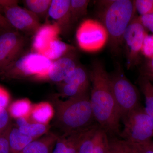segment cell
<instances>
[{
	"instance_id": "cell-4",
	"label": "cell",
	"mask_w": 153,
	"mask_h": 153,
	"mask_svg": "<svg viewBox=\"0 0 153 153\" xmlns=\"http://www.w3.org/2000/svg\"><path fill=\"white\" fill-rule=\"evenodd\" d=\"M123 128L119 137L127 142L148 144L152 141L153 125L150 118L140 105L122 118Z\"/></svg>"
},
{
	"instance_id": "cell-27",
	"label": "cell",
	"mask_w": 153,
	"mask_h": 153,
	"mask_svg": "<svg viewBox=\"0 0 153 153\" xmlns=\"http://www.w3.org/2000/svg\"><path fill=\"white\" fill-rule=\"evenodd\" d=\"M58 87L60 95L68 98L89 92L76 85L63 82L58 83Z\"/></svg>"
},
{
	"instance_id": "cell-16",
	"label": "cell",
	"mask_w": 153,
	"mask_h": 153,
	"mask_svg": "<svg viewBox=\"0 0 153 153\" xmlns=\"http://www.w3.org/2000/svg\"><path fill=\"white\" fill-rule=\"evenodd\" d=\"M58 135L48 132L34 140L19 153H52Z\"/></svg>"
},
{
	"instance_id": "cell-17",
	"label": "cell",
	"mask_w": 153,
	"mask_h": 153,
	"mask_svg": "<svg viewBox=\"0 0 153 153\" xmlns=\"http://www.w3.org/2000/svg\"><path fill=\"white\" fill-rule=\"evenodd\" d=\"M55 115L54 106L48 102H42L33 105L28 120L31 122L48 125Z\"/></svg>"
},
{
	"instance_id": "cell-31",
	"label": "cell",
	"mask_w": 153,
	"mask_h": 153,
	"mask_svg": "<svg viewBox=\"0 0 153 153\" xmlns=\"http://www.w3.org/2000/svg\"><path fill=\"white\" fill-rule=\"evenodd\" d=\"M10 117L7 110L0 108V134L12 123Z\"/></svg>"
},
{
	"instance_id": "cell-35",
	"label": "cell",
	"mask_w": 153,
	"mask_h": 153,
	"mask_svg": "<svg viewBox=\"0 0 153 153\" xmlns=\"http://www.w3.org/2000/svg\"><path fill=\"white\" fill-rule=\"evenodd\" d=\"M139 17L145 29L150 31L153 34V14L139 16Z\"/></svg>"
},
{
	"instance_id": "cell-15",
	"label": "cell",
	"mask_w": 153,
	"mask_h": 153,
	"mask_svg": "<svg viewBox=\"0 0 153 153\" xmlns=\"http://www.w3.org/2000/svg\"><path fill=\"white\" fill-rule=\"evenodd\" d=\"M85 130L58 136L52 153H78L79 143Z\"/></svg>"
},
{
	"instance_id": "cell-13",
	"label": "cell",
	"mask_w": 153,
	"mask_h": 153,
	"mask_svg": "<svg viewBox=\"0 0 153 153\" xmlns=\"http://www.w3.org/2000/svg\"><path fill=\"white\" fill-rule=\"evenodd\" d=\"M70 0H52L48 16L53 19L60 28V34L67 33L71 29Z\"/></svg>"
},
{
	"instance_id": "cell-3",
	"label": "cell",
	"mask_w": 153,
	"mask_h": 153,
	"mask_svg": "<svg viewBox=\"0 0 153 153\" xmlns=\"http://www.w3.org/2000/svg\"><path fill=\"white\" fill-rule=\"evenodd\" d=\"M55 110L54 125L63 134L82 131L96 123L87 92L65 100L56 97L52 99Z\"/></svg>"
},
{
	"instance_id": "cell-5",
	"label": "cell",
	"mask_w": 153,
	"mask_h": 153,
	"mask_svg": "<svg viewBox=\"0 0 153 153\" xmlns=\"http://www.w3.org/2000/svg\"><path fill=\"white\" fill-rule=\"evenodd\" d=\"M52 61L36 52L23 55L0 73L4 78L20 79L33 76L36 80H43Z\"/></svg>"
},
{
	"instance_id": "cell-34",
	"label": "cell",
	"mask_w": 153,
	"mask_h": 153,
	"mask_svg": "<svg viewBox=\"0 0 153 153\" xmlns=\"http://www.w3.org/2000/svg\"><path fill=\"white\" fill-rule=\"evenodd\" d=\"M10 99L8 91L0 86V108H6L10 104Z\"/></svg>"
},
{
	"instance_id": "cell-6",
	"label": "cell",
	"mask_w": 153,
	"mask_h": 153,
	"mask_svg": "<svg viewBox=\"0 0 153 153\" xmlns=\"http://www.w3.org/2000/svg\"><path fill=\"white\" fill-rule=\"evenodd\" d=\"M110 82L120 118L140 105V95L135 85L126 76L120 66L109 74Z\"/></svg>"
},
{
	"instance_id": "cell-18",
	"label": "cell",
	"mask_w": 153,
	"mask_h": 153,
	"mask_svg": "<svg viewBox=\"0 0 153 153\" xmlns=\"http://www.w3.org/2000/svg\"><path fill=\"white\" fill-rule=\"evenodd\" d=\"M32 137L22 132L18 127L12 126L9 134L11 153H19L34 140Z\"/></svg>"
},
{
	"instance_id": "cell-25",
	"label": "cell",
	"mask_w": 153,
	"mask_h": 153,
	"mask_svg": "<svg viewBox=\"0 0 153 153\" xmlns=\"http://www.w3.org/2000/svg\"><path fill=\"white\" fill-rule=\"evenodd\" d=\"M89 3L87 0H71L70 12L72 25L87 15Z\"/></svg>"
},
{
	"instance_id": "cell-37",
	"label": "cell",
	"mask_w": 153,
	"mask_h": 153,
	"mask_svg": "<svg viewBox=\"0 0 153 153\" xmlns=\"http://www.w3.org/2000/svg\"><path fill=\"white\" fill-rule=\"evenodd\" d=\"M149 144L150 145V146L153 149V141L152 140V142H151L150 143H149Z\"/></svg>"
},
{
	"instance_id": "cell-22",
	"label": "cell",
	"mask_w": 153,
	"mask_h": 153,
	"mask_svg": "<svg viewBox=\"0 0 153 153\" xmlns=\"http://www.w3.org/2000/svg\"><path fill=\"white\" fill-rule=\"evenodd\" d=\"M138 84L145 97V111L153 125V85L149 79L141 75L138 79Z\"/></svg>"
},
{
	"instance_id": "cell-33",
	"label": "cell",
	"mask_w": 153,
	"mask_h": 153,
	"mask_svg": "<svg viewBox=\"0 0 153 153\" xmlns=\"http://www.w3.org/2000/svg\"><path fill=\"white\" fill-rule=\"evenodd\" d=\"M127 143L136 153H153V149L149 143L137 144Z\"/></svg>"
},
{
	"instance_id": "cell-30",
	"label": "cell",
	"mask_w": 153,
	"mask_h": 153,
	"mask_svg": "<svg viewBox=\"0 0 153 153\" xmlns=\"http://www.w3.org/2000/svg\"><path fill=\"white\" fill-rule=\"evenodd\" d=\"M13 124L11 123L2 133L0 134V153H11L9 142V134Z\"/></svg>"
},
{
	"instance_id": "cell-20",
	"label": "cell",
	"mask_w": 153,
	"mask_h": 153,
	"mask_svg": "<svg viewBox=\"0 0 153 153\" xmlns=\"http://www.w3.org/2000/svg\"><path fill=\"white\" fill-rule=\"evenodd\" d=\"M73 84L86 91H89L91 83L90 74L85 68L77 66L71 71L62 82Z\"/></svg>"
},
{
	"instance_id": "cell-2",
	"label": "cell",
	"mask_w": 153,
	"mask_h": 153,
	"mask_svg": "<svg viewBox=\"0 0 153 153\" xmlns=\"http://www.w3.org/2000/svg\"><path fill=\"white\" fill-rule=\"evenodd\" d=\"M134 1L104 0L98 1L97 16L108 34V43L111 51L118 55L123 46L126 29L136 16Z\"/></svg>"
},
{
	"instance_id": "cell-8",
	"label": "cell",
	"mask_w": 153,
	"mask_h": 153,
	"mask_svg": "<svg viewBox=\"0 0 153 153\" xmlns=\"http://www.w3.org/2000/svg\"><path fill=\"white\" fill-rule=\"evenodd\" d=\"M76 40L80 49L88 52L99 51L108 41V34L103 25L94 19L84 20L76 32Z\"/></svg>"
},
{
	"instance_id": "cell-10",
	"label": "cell",
	"mask_w": 153,
	"mask_h": 153,
	"mask_svg": "<svg viewBox=\"0 0 153 153\" xmlns=\"http://www.w3.org/2000/svg\"><path fill=\"white\" fill-rule=\"evenodd\" d=\"M26 45L24 36L16 30L0 33V73L23 55Z\"/></svg>"
},
{
	"instance_id": "cell-28",
	"label": "cell",
	"mask_w": 153,
	"mask_h": 153,
	"mask_svg": "<svg viewBox=\"0 0 153 153\" xmlns=\"http://www.w3.org/2000/svg\"><path fill=\"white\" fill-rule=\"evenodd\" d=\"M134 4L140 16L153 14V0H136Z\"/></svg>"
},
{
	"instance_id": "cell-21",
	"label": "cell",
	"mask_w": 153,
	"mask_h": 153,
	"mask_svg": "<svg viewBox=\"0 0 153 153\" xmlns=\"http://www.w3.org/2000/svg\"><path fill=\"white\" fill-rule=\"evenodd\" d=\"M33 105L27 98L18 100L9 106L8 111L11 117L15 119L25 117L29 119Z\"/></svg>"
},
{
	"instance_id": "cell-32",
	"label": "cell",
	"mask_w": 153,
	"mask_h": 153,
	"mask_svg": "<svg viewBox=\"0 0 153 153\" xmlns=\"http://www.w3.org/2000/svg\"><path fill=\"white\" fill-rule=\"evenodd\" d=\"M140 75L144 76L151 81L153 79V57L148 59L143 67Z\"/></svg>"
},
{
	"instance_id": "cell-12",
	"label": "cell",
	"mask_w": 153,
	"mask_h": 153,
	"mask_svg": "<svg viewBox=\"0 0 153 153\" xmlns=\"http://www.w3.org/2000/svg\"><path fill=\"white\" fill-rule=\"evenodd\" d=\"M74 51L52 61L44 80L59 83L63 82L69 73L78 66Z\"/></svg>"
},
{
	"instance_id": "cell-11",
	"label": "cell",
	"mask_w": 153,
	"mask_h": 153,
	"mask_svg": "<svg viewBox=\"0 0 153 153\" xmlns=\"http://www.w3.org/2000/svg\"><path fill=\"white\" fill-rule=\"evenodd\" d=\"M109 147L107 133L96 123L83 132L78 153H108Z\"/></svg>"
},
{
	"instance_id": "cell-7",
	"label": "cell",
	"mask_w": 153,
	"mask_h": 153,
	"mask_svg": "<svg viewBox=\"0 0 153 153\" xmlns=\"http://www.w3.org/2000/svg\"><path fill=\"white\" fill-rule=\"evenodd\" d=\"M0 11L10 25L19 32L34 35L42 25L36 15L20 7L16 0H0Z\"/></svg>"
},
{
	"instance_id": "cell-14",
	"label": "cell",
	"mask_w": 153,
	"mask_h": 153,
	"mask_svg": "<svg viewBox=\"0 0 153 153\" xmlns=\"http://www.w3.org/2000/svg\"><path fill=\"white\" fill-rule=\"evenodd\" d=\"M60 30L55 22L41 25L34 34L32 48L33 52L42 54L52 41L57 39Z\"/></svg>"
},
{
	"instance_id": "cell-29",
	"label": "cell",
	"mask_w": 153,
	"mask_h": 153,
	"mask_svg": "<svg viewBox=\"0 0 153 153\" xmlns=\"http://www.w3.org/2000/svg\"><path fill=\"white\" fill-rule=\"evenodd\" d=\"M141 54L148 59L153 58V34H147L145 37L142 49Z\"/></svg>"
},
{
	"instance_id": "cell-1",
	"label": "cell",
	"mask_w": 153,
	"mask_h": 153,
	"mask_svg": "<svg viewBox=\"0 0 153 153\" xmlns=\"http://www.w3.org/2000/svg\"><path fill=\"white\" fill-rule=\"evenodd\" d=\"M92 84L91 105L96 122L109 137H119L121 118L110 82L109 73L101 62L96 60L90 73Z\"/></svg>"
},
{
	"instance_id": "cell-9",
	"label": "cell",
	"mask_w": 153,
	"mask_h": 153,
	"mask_svg": "<svg viewBox=\"0 0 153 153\" xmlns=\"http://www.w3.org/2000/svg\"><path fill=\"white\" fill-rule=\"evenodd\" d=\"M146 30L142 24L139 16H136L126 29L123 35L127 67L128 68L139 63Z\"/></svg>"
},
{
	"instance_id": "cell-19",
	"label": "cell",
	"mask_w": 153,
	"mask_h": 153,
	"mask_svg": "<svg viewBox=\"0 0 153 153\" xmlns=\"http://www.w3.org/2000/svg\"><path fill=\"white\" fill-rule=\"evenodd\" d=\"M74 50H75V48L73 46L57 38L50 43L49 47L42 55L53 61Z\"/></svg>"
},
{
	"instance_id": "cell-36",
	"label": "cell",
	"mask_w": 153,
	"mask_h": 153,
	"mask_svg": "<svg viewBox=\"0 0 153 153\" xmlns=\"http://www.w3.org/2000/svg\"><path fill=\"white\" fill-rule=\"evenodd\" d=\"M16 30L10 25L5 17L0 11V31L1 32L9 30Z\"/></svg>"
},
{
	"instance_id": "cell-26",
	"label": "cell",
	"mask_w": 153,
	"mask_h": 153,
	"mask_svg": "<svg viewBox=\"0 0 153 153\" xmlns=\"http://www.w3.org/2000/svg\"><path fill=\"white\" fill-rule=\"evenodd\" d=\"M108 153H136L127 142L118 137H109Z\"/></svg>"
},
{
	"instance_id": "cell-23",
	"label": "cell",
	"mask_w": 153,
	"mask_h": 153,
	"mask_svg": "<svg viewBox=\"0 0 153 153\" xmlns=\"http://www.w3.org/2000/svg\"><path fill=\"white\" fill-rule=\"evenodd\" d=\"M52 0H26L23 2L30 12L36 15L39 19L48 15Z\"/></svg>"
},
{
	"instance_id": "cell-24",
	"label": "cell",
	"mask_w": 153,
	"mask_h": 153,
	"mask_svg": "<svg viewBox=\"0 0 153 153\" xmlns=\"http://www.w3.org/2000/svg\"><path fill=\"white\" fill-rule=\"evenodd\" d=\"M18 128L23 133L34 139L43 136L49 132L50 129L49 125L31 122L29 120Z\"/></svg>"
}]
</instances>
